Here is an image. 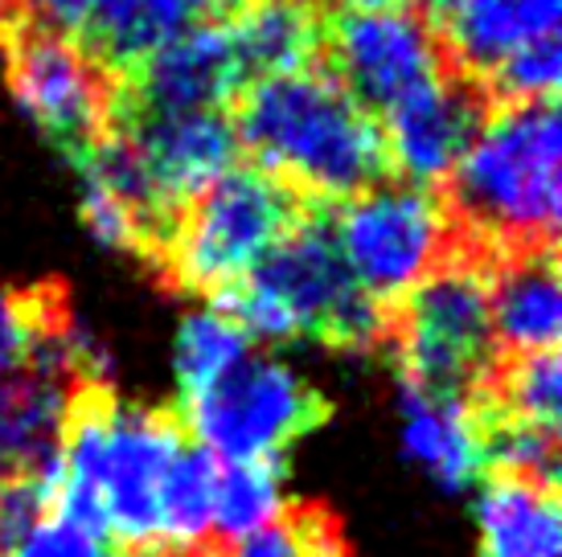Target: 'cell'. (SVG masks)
Here are the masks:
<instances>
[{
    "label": "cell",
    "mask_w": 562,
    "mask_h": 557,
    "mask_svg": "<svg viewBox=\"0 0 562 557\" xmlns=\"http://www.w3.org/2000/svg\"><path fill=\"white\" fill-rule=\"evenodd\" d=\"M231 124L255 169L308 202H349L394 177L378 120L325 66L247 82L231 103Z\"/></svg>",
    "instance_id": "1"
},
{
    "label": "cell",
    "mask_w": 562,
    "mask_h": 557,
    "mask_svg": "<svg viewBox=\"0 0 562 557\" xmlns=\"http://www.w3.org/2000/svg\"><path fill=\"white\" fill-rule=\"evenodd\" d=\"M186 431L169 410L79 389L54 455V516L132 554H157V496Z\"/></svg>",
    "instance_id": "2"
},
{
    "label": "cell",
    "mask_w": 562,
    "mask_h": 557,
    "mask_svg": "<svg viewBox=\"0 0 562 557\" xmlns=\"http://www.w3.org/2000/svg\"><path fill=\"white\" fill-rule=\"evenodd\" d=\"M559 103L493 107L439 197L456 238L488 259L514 250H559Z\"/></svg>",
    "instance_id": "3"
},
{
    "label": "cell",
    "mask_w": 562,
    "mask_h": 557,
    "mask_svg": "<svg viewBox=\"0 0 562 557\" xmlns=\"http://www.w3.org/2000/svg\"><path fill=\"white\" fill-rule=\"evenodd\" d=\"M214 308L250 341H321L370 353L391 337V311L358 287L333 234V205L321 202L235 287L214 295Z\"/></svg>",
    "instance_id": "4"
},
{
    "label": "cell",
    "mask_w": 562,
    "mask_h": 557,
    "mask_svg": "<svg viewBox=\"0 0 562 557\" xmlns=\"http://www.w3.org/2000/svg\"><path fill=\"white\" fill-rule=\"evenodd\" d=\"M398 377L448 398H481L501 365L488 311V254L464 247L423 278L391 311Z\"/></svg>",
    "instance_id": "5"
},
{
    "label": "cell",
    "mask_w": 562,
    "mask_h": 557,
    "mask_svg": "<svg viewBox=\"0 0 562 557\" xmlns=\"http://www.w3.org/2000/svg\"><path fill=\"white\" fill-rule=\"evenodd\" d=\"M308 197L255 164H235L186 205L160 271L172 287L214 299L235 287L308 214Z\"/></svg>",
    "instance_id": "6"
},
{
    "label": "cell",
    "mask_w": 562,
    "mask_h": 557,
    "mask_svg": "<svg viewBox=\"0 0 562 557\" xmlns=\"http://www.w3.org/2000/svg\"><path fill=\"white\" fill-rule=\"evenodd\" d=\"M193 447L218 467L283 464L292 443L328 414L321 389L280 356H247L210 389L181 402Z\"/></svg>",
    "instance_id": "7"
},
{
    "label": "cell",
    "mask_w": 562,
    "mask_h": 557,
    "mask_svg": "<svg viewBox=\"0 0 562 557\" xmlns=\"http://www.w3.org/2000/svg\"><path fill=\"white\" fill-rule=\"evenodd\" d=\"M333 234L358 287L386 311L456 250V226L439 189L391 181L337 205Z\"/></svg>",
    "instance_id": "8"
},
{
    "label": "cell",
    "mask_w": 562,
    "mask_h": 557,
    "mask_svg": "<svg viewBox=\"0 0 562 557\" xmlns=\"http://www.w3.org/2000/svg\"><path fill=\"white\" fill-rule=\"evenodd\" d=\"M0 58L21 111L66 160H82L108 136L115 78L99 70L70 37L37 30L13 9L0 21Z\"/></svg>",
    "instance_id": "9"
},
{
    "label": "cell",
    "mask_w": 562,
    "mask_h": 557,
    "mask_svg": "<svg viewBox=\"0 0 562 557\" xmlns=\"http://www.w3.org/2000/svg\"><path fill=\"white\" fill-rule=\"evenodd\" d=\"M321 66L341 82L361 111L378 120L403 94L431 82L448 58L419 9H394L370 16L328 13Z\"/></svg>",
    "instance_id": "10"
},
{
    "label": "cell",
    "mask_w": 562,
    "mask_h": 557,
    "mask_svg": "<svg viewBox=\"0 0 562 557\" xmlns=\"http://www.w3.org/2000/svg\"><path fill=\"white\" fill-rule=\"evenodd\" d=\"M243 87L247 78L235 58L231 30L222 21H193L186 33L148 54L136 70L115 78L111 115L231 111Z\"/></svg>",
    "instance_id": "11"
},
{
    "label": "cell",
    "mask_w": 562,
    "mask_h": 557,
    "mask_svg": "<svg viewBox=\"0 0 562 557\" xmlns=\"http://www.w3.org/2000/svg\"><path fill=\"white\" fill-rule=\"evenodd\" d=\"M493 115V103L476 78L443 66L431 82L403 94L394 107L382 111V144L391 169L403 172L411 185L439 189L469 152V144Z\"/></svg>",
    "instance_id": "12"
},
{
    "label": "cell",
    "mask_w": 562,
    "mask_h": 557,
    "mask_svg": "<svg viewBox=\"0 0 562 557\" xmlns=\"http://www.w3.org/2000/svg\"><path fill=\"white\" fill-rule=\"evenodd\" d=\"M108 132L127 139L140 160L160 209L181 221L186 205L235 169L238 136L231 111H186V115H111Z\"/></svg>",
    "instance_id": "13"
},
{
    "label": "cell",
    "mask_w": 562,
    "mask_h": 557,
    "mask_svg": "<svg viewBox=\"0 0 562 557\" xmlns=\"http://www.w3.org/2000/svg\"><path fill=\"white\" fill-rule=\"evenodd\" d=\"M398 439L406 459L443 492H464L484 471V427L476 402L431 394L398 377Z\"/></svg>",
    "instance_id": "14"
},
{
    "label": "cell",
    "mask_w": 562,
    "mask_h": 557,
    "mask_svg": "<svg viewBox=\"0 0 562 557\" xmlns=\"http://www.w3.org/2000/svg\"><path fill=\"white\" fill-rule=\"evenodd\" d=\"M488 311L501 356L554 353L562 332L559 250H514L488 259Z\"/></svg>",
    "instance_id": "15"
},
{
    "label": "cell",
    "mask_w": 562,
    "mask_h": 557,
    "mask_svg": "<svg viewBox=\"0 0 562 557\" xmlns=\"http://www.w3.org/2000/svg\"><path fill=\"white\" fill-rule=\"evenodd\" d=\"M562 0H460L439 25V49L452 70L481 82L514 49L559 33Z\"/></svg>",
    "instance_id": "16"
},
{
    "label": "cell",
    "mask_w": 562,
    "mask_h": 557,
    "mask_svg": "<svg viewBox=\"0 0 562 557\" xmlns=\"http://www.w3.org/2000/svg\"><path fill=\"white\" fill-rule=\"evenodd\" d=\"M79 382L49 365L0 377V476L54 464Z\"/></svg>",
    "instance_id": "17"
},
{
    "label": "cell",
    "mask_w": 562,
    "mask_h": 557,
    "mask_svg": "<svg viewBox=\"0 0 562 557\" xmlns=\"http://www.w3.org/2000/svg\"><path fill=\"white\" fill-rule=\"evenodd\" d=\"M235 42L247 82L296 75L325 62L328 9L321 0H259L235 21H222Z\"/></svg>",
    "instance_id": "18"
},
{
    "label": "cell",
    "mask_w": 562,
    "mask_h": 557,
    "mask_svg": "<svg viewBox=\"0 0 562 557\" xmlns=\"http://www.w3.org/2000/svg\"><path fill=\"white\" fill-rule=\"evenodd\" d=\"M202 13L205 0H91V13L75 46L99 70L124 78L165 42L186 33Z\"/></svg>",
    "instance_id": "19"
},
{
    "label": "cell",
    "mask_w": 562,
    "mask_h": 557,
    "mask_svg": "<svg viewBox=\"0 0 562 557\" xmlns=\"http://www.w3.org/2000/svg\"><path fill=\"white\" fill-rule=\"evenodd\" d=\"M481 557H562L559 488L488 476L476 496Z\"/></svg>",
    "instance_id": "20"
},
{
    "label": "cell",
    "mask_w": 562,
    "mask_h": 557,
    "mask_svg": "<svg viewBox=\"0 0 562 557\" xmlns=\"http://www.w3.org/2000/svg\"><path fill=\"white\" fill-rule=\"evenodd\" d=\"M214 488H218V464L186 443V451L172 459L160 480L157 557L205 554V542L214 537Z\"/></svg>",
    "instance_id": "21"
},
{
    "label": "cell",
    "mask_w": 562,
    "mask_h": 557,
    "mask_svg": "<svg viewBox=\"0 0 562 557\" xmlns=\"http://www.w3.org/2000/svg\"><path fill=\"white\" fill-rule=\"evenodd\" d=\"M472 402L488 410V414L514 418L526 427L559 434L562 422V356L554 353H530V356H509L497 365L493 382L481 389V398Z\"/></svg>",
    "instance_id": "22"
},
{
    "label": "cell",
    "mask_w": 562,
    "mask_h": 557,
    "mask_svg": "<svg viewBox=\"0 0 562 557\" xmlns=\"http://www.w3.org/2000/svg\"><path fill=\"white\" fill-rule=\"evenodd\" d=\"M288 516V476L283 464H231L218 467L214 488V537L247 542Z\"/></svg>",
    "instance_id": "23"
},
{
    "label": "cell",
    "mask_w": 562,
    "mask_h": 557,
    "mask_svg": "<svg viewBox=\"0 0 562 557\" xmlns=\"http://www.w3.org/2000/svg\"><path fill=\"white\" fill-rule=\"evenodd\" d=\"M250 356V337L243 328L222 316L218 308L189 311L181 328H177V344H172V370H177V389L181 402L222 382L226 373L243 365Z\"/></svg>",
    "instance_id": "24"
},
{
    "label": "cell",
    "mask_w": 562,
    "mask_h": 557,
    "mask_svg": "<svg viewBox=\"0 0 562 557\" xmlns=\"http://www.w3.org/2000/svg\"><path fill=\"white\" fill-rule=\"evenodd\" d=\"M476 414L484 427V467H497V476L559 488V434L488 414L481 406H476Z\"/></svg>",
    "instance_id": "25"
},
{
    "label": "cell",
    "mask_w": 562,
    "mask_h": 557,
    "mask_svg": "<svg viewBox=\"0 0 562 557\" xmlns=\"http://www.w3.org/2000/svg\"><path fill=\"white\" fill-rule=\"evenodd\" d=\"M63 316V292H54V287H33V292L0 287V377H16L30 370L42 337Z\"/></svg>",
    "instance_id": "26"
},
{
    "label": "cell",
    "mask_w": 562,
    "mask_h": 557,
    "mask_svg": "<svg viewBox=\"0 0 562 557\" xmlns=\"http://www.w3.org/2000/svg\"><path fill=\"white\" fill-rule=\"evenodd\" d=\"M559 70H562L559 33H550V37H538L530 46L514 49L505 62H497L481 78V87L493 107L542 103V99L559 94Z\"/></svg>",
    "instance_id": "27"
},
{
    "label": "cell",
    "mask_w": 562,
    "mask_h": 557,
    "mask_svg": "<svg viewBox=\"0 0 562 557\" xmlns=\"http://www.w3.org/2000/svg\"><path fill=\"white\" fill-rule=\"evenodd\" d=\"M54 516V464L0 476V557H13L33 528Z\"/></svg>",
    "instance_id": "28"
},
{
    "label": "cell",
    "mask_w": 562,
    "mask_h": 557,
    "mask_svg": "<svg viewBox=\"0 0 562 557\" xmlns=\"http://www.w3.org/2000/svg\"><path fill=\"white\" fill-rule=\"evenodd\" d=\"M13 557H111V545L75 521L49 516L21 542Z\"/></svg>",
    "instance_id": "29"
},
{
    "label": "cell",
    "mask_w": 562,
    "mask_h": 557,
    "mask_svg": "<svg viewBox=\"0 0 562 557\" xmlns=\"http://www.w3.org/2000/svg\"><path fill=\"white\" fill-rule=\"evenodd\" d=\"M16 9V16L33 21L37 30H49L58 37H79L82 25H87V13H91V0H9Z\"/></svg>",
    "instance_id": "30"
},
{
    "label": "cell",
    "mask_w": 562,
    "mask_h": 557,
    "mask_svg": "<svg viewBox=\"0 0 562 557\" xmlns=\"http://www.w3.org/2000/svg\"><path fill=\"white\" fill-rule=\"evenodd\" d=\"M321 4H333L337 16H370V13H394V9H406L411 0H321Z\"/></svg>",
    "instance_id": "31"
},
{
    "label": "cell",
    "mask_w": 562,
    "mask_h": 557,
    "mask_svg": "<svg viewBox=\"0 0 562 557\" xmlns=\"http://www.w3.org/2000/svg\"><path fill=\"white\" fill-rule=\"evenodd\" d=\"M198 557H231V554H198Z\"/></svg>",
    "instance_id": "32"
},
{
    "label": "cell",
    "mask_w": 562,
    "mask_h": 557,
    "mask_svg": "<svg viewBox=\"0 0 562 557\" xmlns=\"http://www.w3.org/2000/svg\"><path fill=\"white\" fill-rule=\"evenodd\" d=\"M144 557H157V554H144Z\"/></svg>",
    "instance_id": "33"
}]
</instances>
